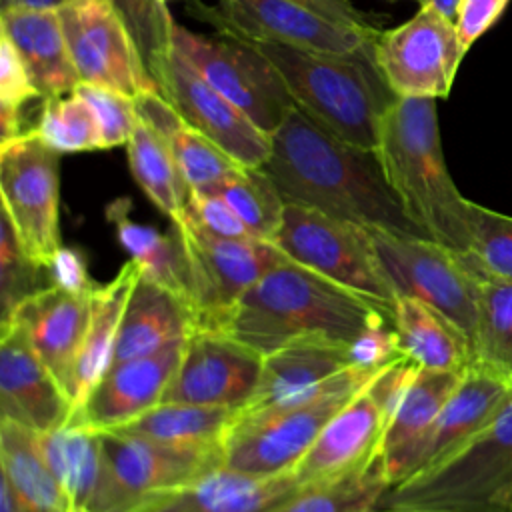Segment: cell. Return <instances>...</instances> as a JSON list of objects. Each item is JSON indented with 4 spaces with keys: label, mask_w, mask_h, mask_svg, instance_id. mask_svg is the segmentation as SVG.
Returning <instances> with one entry per match:
<instances>
[{
    "label": "cell",
    "mask_w": 512,
    "mask_h": 512,
    "mask_svg": "<svg viewBox=\"0 0 512 512\" xmlns=\"http://www.w3.org/2000/svg\"><path fill=\"white\" fill-rule=\"evenodd\" d=\"M510 0H462L456 14V32L468 50L502 14Z\"/></svg>",
    "instance_id": "c3c4849f"
},
{
    "label": "cell",
    "mask_w": 512,
    "mask_h": 512,
    "mask_svg": "<svg viewBox=\"0 0 512 512\" xmlns=\"http://www.w3.org/2000/svg\"><path fill=\"white\" fill-rule=\"evenodd\" d=\"M466 370H428L420 368L394 412L382 440V468L388 486L404 482L436 424L444 404L460 384Z\"/></svg>",
    "instance_id": "484cf974"
},
{
    "label": "cell",
    "mask_w": 512,
    "mask_h": 512,
    "mask_svg": "<svg viewBox=\"0 0 512 512\" xmlns=\"http://www.w3.org/2000/svg\"><path fill=\"white\" fill-rule=\"evenodd\" d=\"M0 198L20 242L46 262L60 242V152L30 126L0 142Z\"/></svg>",
    "instance_id": "30bf717a"
},
{
    "label": "cell",
    "mask_w": 512,
    "mask_h": 512,
    "mask_svg": "<svg viewBox=\"0 0 512 512\" xmlns=\"http://www.w3.org/2000/svg\"><path fill=\"white\" fill-rule=\"evenodd\" d=\"M400 356L404 354L390 316L374 320L348 344L350 364L368 372H378Z\"/></svg>",
    "instance_id": "ee69618b"
},
{
    "label": "cell",
    "mask_w": 512,
    "mask_h": 512,
    "mask_svg": "<svg viewBox=\"0 0 512 512\" xmlns=\"http://www.w3.org/2000/svg\"><path fill=\"white\" fill-rule=\"evenodd\" d=\"M136 110L168 138L190 190L210 192L242 166L204 134L188 126L160 94L136 98Z\"/></svg>",
    "instance_id": "4dcf8cb0"
},
{
    "label": "cell",
    "mask_w": 512,
    "mask_h": 512,
    "mask_svg": "<svg viewBox=\"0 0 512 512\" xmlns=\"http://www.w3.org/2000/svg\"><path fill=\"white\" fill-rule=\"evenodd\" d=\"M182 216L218 238H254L230 204L216 192L190 190Z\"/></svg>",
    "instance_id": "f6af8a7d"
},
{
    "label": "cell",
    "mask_w": 512,
    "mask_h": 512,
    "mask_svg": "<svg viewBox=\"0 0 512 512\" xmlns=\"http://www.w3.org/2000/svg\"><path fill=\"white\" fill-rule=\"evenodd\" d=\"M378 508L512 512V398L448 458L388 488Z\"/></svg>",
    "instance_id": "5b68a950"
},
{
    "label": "cell",
    "mask_w": 512,
    "mask_h": 512,
    "mask_svg": "<svg viewBox=\"0 0 512 512\" xmlns=\"http://www.w3.org/2000/svg\"><path fill=\"white\" fill-rule=\"evenodd\" d=\"M126 24L146 72L162 88L166 66L174 52L172 32L176 20L168 10V0H108Z\"/></svg>",
    "instance_id": "f35d334b"
},
{
    "label": "cell",
    "mask_w": 512,
    "mask_h": 512,
    "mask_svg": "<svg viewBox=\"0 0 512 512\" xmlns=\"http://www.w3.org/2000/svg\"><path fill=\"white\" fill-rule=\"evenodd\" d=\"M216 32L260 54L294 104L320 126L354 146L378 150L382 116L398 96L386 84L374 48L344 56L256 38L232 28Z\"/></svg>",
    "instance_id": "3957f363"
},
{
    "label": "cell",
    "mask_w": 512,
    "mask_h": 512,
    "mask_svg": "<svg viewBox=\"0 0 512 512\" xmlns=\"http://www.w3.org/2000/svg\"><path fill=\"white\" fill-rule=\"evenodd\" d=\"M0 470L34 512H66L72 504L44 456L40 434L12 420H0Z\"/></svg>",
    "instance_id": "1f68e13d"
},
{
    "label": "cell",
    "mask_w": 512,
    "mask_h": 512,
    "mask_svg": "<svg viewBox=\"0 0 512 512\" xmlns=\"http://www.w3.org/2000/svg\"><path fill=\"white\" fill-rule=\"evenodd\" d=\"M300 490L294 472L254 478L222 468L192 484L144 498L132 512H266Z\"/></svg>",
    "instance_id": "d4e9b609"
},
{
    "label": "cell",
    "mask_w": 512,
    "mask_h": 512,
    "mask_svg": "<svg viewBox=\"0 0 512 512\" xmlns=\"http://www.w3.org/2000/svg\"><path fill=\"white\" fill-rule=\"evenodd\" d=\"M392 324L404 356L428 370H466L472 346L466 334L436 308L408 296H400L392 310Z\"/></svg>",
    "instance_id": "f546056e"
},
{
    "label": "cell",
    "mask_w": 512,
    "mask_h": 512,
    "mask_svg": "<svg viewBox=\"0 0 512 512\" xmlns=\"http://www.w3.org/2000/svg\"><path fill=\"white\" fill-rule=\"evenodd\" d=\"M50 288L46 266L20 242L10 218L0 216V324L30 296Z\"/></svg>",
    "instance_id": "60d3db41"
},
{
    "label": "cell",
    "mask_w": 512,
    "mask_h": 512,
    "mask_svg": "<svg viewBox=\"0 0 512 512\" xmlns=\"http://www.w3.org/2000/svg\"><path fill=\"white\" fill-rule=\"evenodd\" d=\"M46 274L50 286L72 292V294H92L96 284L88 276V264L82 250L72 246H60L52 258L46 262Z\"/></svg>",
    "instance_id": "7dc6e473"
},
{
    "label": "cell",
    "mask_w": 512,
    "mask_h": 512,
    "mask_svg": "<svg viewBox=\"0 0 512 512\" xmlns=\"http://www.w3.org/2000/svg\"><path fill=\"white\" fill-rule=\"evenodd\" d=\"M234 414L232 408L160 402L136 420L106 432L172 446H210L224 444Z\"/></svg>",
    "instance_id": "836d02e7"
},
{
    "label": "cell",
    "mask_w": 512,
    "mask_h": 512,
    "mask_svg": "<svg viewBox=\"0 0 512 512\" xmlns=\"http://www.w3.org/2000/svg\"><path fill=\"white\" fill-rule=\"evenodd\" d=\"M348 344L328 338L288 342L262 360L258 384L234 420L268 414L322 392L342 370L350 368Z\"/></svg>",
    "instance_id": "d6986e66"
},
{
    "label": "cell",
    "mask_w": 512,
    "mask_h": 512,
    "mask_svg": "<svg viewBox=\"0 0 512 512\" xmlns=\"http://www.w3.org/2000/svg\"><path fill=\"white\" fill-rule=\"evenodd\" d=\"M194 330L190 306L168 288L138 276L124 308L114 362L154 354Z\"/></svg>",
    "instance_id": "83f0119b"
},
{
    "label": "cell",
    "mask_w": 512,
    "mask_h": 512,
    "mask_svg": "<svg viewBox=\"0 0 512 512\" xmlns=\"http://www.w3.org/2000/svg\"><path fill=\"white\" fill-rule=\"evenodd\" d=\"M422 6H430L434 10H438L442 16H446L448 20H456V14H458V8H460V2L462 0H414Z\"/></svg>",
    "instance_id": "816d5d0a"
},
{
    "label": "cell",
    "mask_w": 512,
    "mask_h": 512,
    "mask_svg": "<svg viewBox=\"0 0 512 512\" xmlns=\"http://www.w3.org/2000/svg\"><path fill=\"white\" fill-rule=\"evenodd\" d=\"M90 320V294L46 288L24 300L8 322L16 324L30 348L68 394L76 358Z\"/></svg>",
    "instance_id": "7402d4cb"
},
{
    "label": "cell",
    "mask_w": 512,
    "mask_h": 512,
    "mask_svg": "<svg viewBox=\"0 0 512 512\" xmlns=\"http://www.w3.org/2000/svg\"><path fill=\"white\" fill-rule=\"evenodd\" d=\"M0 512H34L4 478L0 482Z\"/></svg>",
    "instance_id": "f907efd6"
},
{
    "label": "cell",
    "mask_w": 512,
    "mask_h": 512,
    "mask_svg": "<svg viewBox=\"0 0 512 512\" xmlns=\"http://www.w3.org/2000/svg\"><path fill=\"white\" fill-rule=\"evenodd\" d=\"M264 356L226 332L194 328L162 402L238 410L252 396Z\"/></svg>",
    "instance_id": "2e32d148"
},
{
    "label": "cell",
    "mask_w": 512,
    "mask_h": 512,
    "mask_svg": "<svg viewBox=\"0 0 512 512\" xmlns=\"http://www.w3.org/2000/svg\"><path fill=\"white\" fill-rule=\"evenodd\" d=\"M510 398V380L478 362H472L432 426L410 476L432 468L464 446L474 434L488 426Z\"/></svg>",
    "instance_id": "603a6c76"
},
{
    "label": "cell",
    "mask_w": 512,
    "mask_h": 512,
    "mask_svg": "<svg viewBox=\"0 0 512 512\" xmlns=\"http://www.w3.org/2000/svg\"><path fill=\"white\" fill-rule=\"evenodd\" d=\"M388 488L382 458H378L370 468L346 480L300 488L266 512H372Z\"/></svg>",
    "instance_id": "8d00e7d4"
},
{
    "label": "cell",
    "mask_w": 512,
    "mask_h": 512,
    "mask_svg": "<svg viewBox=\"0 0 512 512\" xmlns=\"http://www.w3.org/2000/svg\"><path fill=\"white\" fill-rule=\"evenodd\" d=\"M272 242L288 260L394 310L398 296L380 264L370 228L286 202Z\"/></svg>",
    "instance_id": "52a82bcc"
},
{
    "label": "cell",
    "mask_w": 512,
    "mask_h": 512,
    "mask_svg": "<svg viewBox=\"0 0 512 512\" xmlns=\"http://www.w3.org/2000/svg\"><path fill=\"white\" fill-rule=\"evenodd\" d=\"M372 512H430V510H396V508H376Z\"/></svg>",
    "instance_id": "11a10c76"
},
{
    "label": "cell",
    "mask_w": 512,
    "mask_h": 512,
    "mask_svg": "<svg viewBox=\"0 0 512 512\" xmlns=\"http://www.w3.org/2000/svg\"><path fill=\"white\" fill-rule=\"evenodd\" d=\"M36 98L42 100L22 58L10 38L0 32V112H22Z\"/></svg>",
    "instance_id": "bcb514c9"
},
{
    "label": "cell",
    "mask_w": 512,
    "mask_h": 512,
    "mask_svg": "<svg viewBox=\"0 0 512 512\" xmlns=\"http://www.w3.org/2000/svg\"><path fill=\"white\" fill-rule=\"evenodd\" d=\"M172 224L178 226L188 254L194 328L214 330L246 290L286 260L268 240L218 238L184 216Z\"/></svg>",
    "instance_id": "7c38bea8"
},
{
    "label": "cell",
    "mask_w": 512,
    "mask_h": 512,
    "mask_svg": "<svg viewBox=\"0 0 512 512\" xmlns=\"http://www.w3.org/2000/svg\"><path fill=\"white\" fill-rule=\"evenodd\" d=\"M130 172L146 198L170 218L178 220L186 208V184L168 138L138 114L136 128L126 144Z\"/></svg>",
    "instance_id": "d6a6232c"
},
{
    "label": "cell",
    "mask_w": 512,
    "mask_h": 512,
    "mask_svg": "<svg viewBox=\"0 0 512 512\" xmlns=\"http://www.w3.org/2000/svg\"><path fill=\"white\" fill-rule=\"evenodd\" d=\"M512 382V282L478 272L474 360Z\"/></svg>",
    "instance_id": "d590c367"
},
{
    "label": "cell",
    "mask_w": 512,
    "mask_h": 512,
    "mask_svg": "<svg viewBox=\"0 0 512 512\" xmlns=\"http://www.w3.org/2000/svg\"><path fill=\"white\" fill-rule=\"evenodd\" d=\"M380 372V370H378ZM346 368L316 396L262 416L232 420L224 438V468L254 478L288 474L316 442L324 426L374 378Z\"/></svg>",
    "instance_id": "8992f818"
},
{
    "label": "cell",
    "mask_w": 512,
    "mask_h": 512,
    "mask_svg": "<svg viewBox=\"0 0 512 512\" xmlns=\"http://www.w3.org/2000/svg\"><path fill=\"white\" fill-rule=\"evenodd\" d=\"M184 342L186 338L154 354L112 364L92 388L84 406L66 424L106 432L158 406L180 364Z\"/></svg>",
    "instance_id": "ffe728a7"
},
{
    "label": "cell",
    "mask_w": 512,
    "mask_h": 512,
    "mask_svg": "<svg viewBox=\"0 0 512 512\" xmlns=\"http://www.w3.org/2000/svg\"><path fill=\"white\" fill-rule=\"evenodd\" d=\"M396 296L416 298L450 318L470 340L478 334V270L444 244L416 234L370 228Z\"/></svg>",
    "instance_id": "9c48e42d"
},
{
    "label": "cell",
    "mask_w": 512,
    "mask_h": 512,
    "mask_svg": "<svg viewBox=\"0 0 512 512\" xmlns=\"http://www.w3.org/2000/svg\"><path fill=\"white\" fill-rule=\"evenodd\" d=\"M374 52L376 64L396 96L446 98L468 50L452 20L422 6L408 22L380 30Z\"/></svg>",
    "instance_id": "4fadbf2b"
},
{
    "label": "cell",
    "mask_w": 512,
    "mask_h": 512,
    "mask_svg": "<svg viewBox=\"0 0 512 512\" xmlns=\"http://www.w3.org/2000/svg\"><path fill=\"white\" fill-rule=\"evenodd\" d=\"M262 170L284 202L364 228L424 236L394 194L378 152L338 138L298 106L272 134V150Z\"/></svg>",
    "instance_id": "6da1fadb"
},
{
    "label": "cell",
    "mask_w": 512,
    "mask_h": 512,
    "mask_svg": "<svg viewBox=\"0 0 512 512\" xmlns=\"http://www.w3.org/2000/svg\"><path fill=\"white\" fill-rule=\"evenodd\" d=\"M382 316L392 312L286 258L246 290L214 330L266 356L300 338L350 344Z\"/></svg>",
    "instance_id": "7a4b0ae2"
},
{
    "label": "cell",
    "mask_w": 512,
    "mask_h": 512,
    "mask_svg": "<svg viewBox=\"0 0 512 512\" xmlns=\"http://www.w3.org/2000/svg\"><path fill=\"white\" fill-rule=\"evenodd\" d=\"M210 192H216L230 204L254 238L274 240L282 224L286 202L262 168L240 166Z\"/></svg>",
    "instance_id": "74e56055"
},
{
    "label": "cell",
    "mask_w": 512,
    "mask_h": 512,
    "mask_svg": "<svg viewBox=\"0 0 512 512\" xmlns=\"http://www.w3.org/2000/svg\"><path fill=\"white\" fill-rule=\"evenodd\" d=\"M76 92L90 104L102 132L104 148L126 146L138 122L136 98L112 88L84 82L78 84Z\"/></svg>",
    "instance_id": "7bdbcfd3"
},
{
    "label": "cell",
    "mask_w": 512,
    "mask_h": 512,
    "mask_svg": "<svg viewBox=\"0 0 512 512\" xmlns=\"http://www.w3.org/2000/svg\"><path fill=\"white\" fill-rule=\"evenodd\" d=\"M64 0H0V8L6 6H16V4H26V6H42V8H56Z\"/></svg>",
    "instance_id": "f5cc1de1"
},
{
    "label": "cell",
    "mask_w": 512,
    "mask_h": 512,
    "mask_svg": "<svg viewBox=\"0 0 512 512\" xmlns=\"http://www.w3.org/2000/svg\"><path fill=\"white\" fill-rule=\"evenodd\" d=\"M138 276V264L134 260H128L112 280L100 286L96 284L94 292L90 294L88 330L76 358L68 388V398L72 404L70 418L84 406L92 388L100 382V378L114 362L124 308Z\"/></svg>",
    "instance_id": "4316f807"
},
{
    "label": "cell",
    "mask_w": 512,
    "mask_h": 512,
    "mask_svg": "<svg viewBox=\"0 0 512 512\" xmlns=\"http://www.w3.org/2000/svg\"><path fill=\"white\" fill-rule=\"evenodd\" d=\"M378 156L408 218L424 236L468 254L470 208L444 160L436 98L398 96L382 116Z\"/></svg>",
    "instance_id": "277c9868"
},
{
    "label": "cell",
    "mask_w": 512,
    "mask_h": 512,
    "mask_svg": "<svg viewBox=\"0 0 512 512\" xmlns=\"http://www.w3.org/2000/svg\"><path fill=\"white\" fill-rule=\"evenodd\" d=\"M388 2H398V0H388Z\"/></svg>",
    "instance_id": "9f6ffc18"
},
{
    "label": "cell",
    "mask_w": 512,
    "mask_h": 512,
    "mask_svg": "<svg viewBox=\"0 0 512 512\" xmlns=\"http://www.w3.org/2000/svg\"><path fill=\"white\" fill-rule=\"evenodd\" d=\"M106 216L114 224L120 246L128 252L130 260L138 264L142 276L174 292L194 314L190 264L178 226L170 222V228L160 232L154 226L132 220L128 198L110 202Z\"/></svg>",
    "instance_id": "f1b7e54d"
},
{
    "label": "cell",
    "mask_w": 512,
    "mask_h": 512,
    "mask_svg": "<svg viewBox=\"0 0 512 512\" xmlns=\"http://www.w3.org/2000/svg\"><path fill=\"white\" fill-rule=\"evenodd\" d=\"M388 418L368 392V384L324 426L316 442L294 466L300 488L346 480L370 468L382 450Z\"/></svg>",
    "instance_id": "ac0fdd59"
},
{
    "label": "cell",
    "mask_w": 512,
    "mask_h": 512,
    "mask_svg": "<svg viewBox=\"0 0 512 512\" xmlns=\"http://www.w3.org/2000/svg\"><path fill=\"white\" fill-rule=\"evenodd\" d=\"M160 96L178 116L246 168H262L272 136L262 132L236 104L214 90L176 50L170 56Z\"/></svg>",
    "instance_id": "e0dca14e"
},
{
    "label": "cell",
    "mask_w": 512,
    "mask_h": 512,
    "mask_svg": "<svg viewBox=\"0 0 512 512\" xmlns=\"http://www.w3.org/2000/svg\"><path fill=\"white\" fill-rule=\"evenodd\" d=\"M102 474L94 512H132L144 498L202 480L224 468V444L172 446L100 432Z\"/></svg>",
    "instance_id": "ba28073f"
},
{
    "label": "cell",
    "mask_w": 512,
    "mask_h": 512,
    "mask_svg": "<svg viewBox=\"0 0 512 512\" xmlns=\"http://www.w3.org/2000/svg\"><path fill=\"white\" fill-rule=\"evenodd\" d=\"M56 12L84 84L112 88L130 98L160 94L126 24L108 0H64Z\"/></svg>",
    "instance_id": "5bb4252c"
},
{
    "label": "cell",
    "mask_w": 512,
    "mask_h": 512,
    "mask_svg": "<svg viewBox=\"0 0 512 512\" xmlns=\"http://www.w3.org/2000/svg\"><path fill=\"white\" fill-rule=\"evenodd\" d=\"M0 414L38 434L70 420L72 404L16 324L0 326Z\"/></svg>",
    "instance_id": "44dd1931"
},
{
    "label": "cell",
    "mask_w": 512,
    "mask_h": 512,
    "mask_svg": "<svg viewBox=\"0 0 512 512\" xmlns=\"http://www.w3.org/2000/svg\"><path fill=\"white\" fill-rule=\"evenodd\" d=\"M66 512H94V510H90L88 506H80V504H70Z\"/></svg>",
    "instance_id": "db71d44e"
},
{
    "label": "cell",
    "mask_w": 512,
    "mask_h": 512,
    "mask_svg": "<svg viewBox=\"0 0 512 512\" xmlns=\"http://www.w3.org/2000/svg\"><path fill=\"white\" fill-rule=\"evenodd\" d=\"M34 130L60 154L104 150L98 120L76 90L60 98L42 100Z\"/></svg>",
    "instance_id": "ab89813d"
},
{
    "label": "cell",
    "mask_w": 512,
    "mask_h": 512,
    "mask_svg": "<svg viewBox=\"0 0 512 512\" xmlns=\"http://www.w3.org/2000/svg\"><path fill=\"white\" fill-rule=\"evenodd\" d=\"M292 2L312 10L314 14L322 16L326 20L336 22V24L350 26V28L364 30V32H378L380 18L356 8L352 4V0H292Z\"/></svg>",
    "instance_id": "681fc988"
},
{
    "label": "cell",
    "mask_w": 512,
    "mask_h": 512,
    "mask_svg": "<svg viewBox=\"0 0 512 512\" xmlns=\"http://www.w3.org/2000/svg\"><path fill=\"white\" fill-rule=\"evenodd\" d=\"M466 260L482 274L512 282V216L472 202Z\"/></svg>",
    "instance_id": "b9f144b4"
},
{
    "label": "cell",
    "mask_w": 512,
    "mask_h": 512,
    "mask_svg": "<svg viewBox=\"0 0 512 512\" xmlns=\"http://www.w3.org/2000/svg\"><path fill=\"white\" fill-rule=\"evenodd\" d=\"M0 32L10 38L42 100L60 98L82 82L68 52L56 8H0Z\"/></svg>",
    "instance_id": "cb8c5ba5"
},
{
    "label": "cell",
    "mask_w": 512,
    "mask_h": 512,
    "mask_svg": "<svg viewBox=\"0 0 512 512\" xmlns=\"http://www.w3.org/2000/svg\"><path fill=\"white\" fill-rule=\"evenodd\" d=\"M188 12L214 30L232 28L248 36L344 56L372 50L380 34V30L364 32L336 24L292 0H220L218 6L188 0Z\"/></svg>",
    "instance_id": "9a60e30c"
},
{
    "label": "cell",
    "mask_w": 512,
    "mask_h": 512,
    "mask_svg": "<svg viewBox=\"0 0 512 512\" xmlns=\"http://www.w3.org/2000/svg\"><path fill=\"white\" fill-rule=\"evenodd\" d=\"M40 442L70 502L88 506L102 474L100 432L80 424H62L40 434Z\"/></svg>",
    "instance_id": "e575fe53"
},
{
    "label": "cell",
    "mask_w": 512,
    "mask_h": 512,
    "mask_svg": "<svg viewBox=\"0 0 512 512\" xmlns=\"http://www.w3.org/2000/svg\"><path fill=\"white\" fill-rule=\"evenodd\" d=\"M172 46L214 90L236 104L268 136L296 106L268 62L230 36L214 40L176 22Z\"/></svg>",
    "instance_id": "8fae6325"
}]
</instances>
